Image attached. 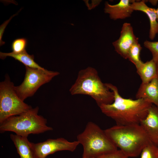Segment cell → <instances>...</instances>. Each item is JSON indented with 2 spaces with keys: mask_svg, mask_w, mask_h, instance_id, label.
Segmentation results:
<instances>
[{
  "mask_svg": "<svg viewBox=\"0 0 158 158\" xmlns=\"http://www.w3.org/2000/svg\"><path fill=\"white\" fill-rule=\"evenodd\" d=\"M106 84L113 92L114 98L112 103L99 107L102 112L114 120L117 125L140 124L153 104L142 99L124 98L116 86L110 83Z\"/></svg>",
  "mask_w": 158,
  "mask_h": 158,
  "instance_id": "1",
  "label": "cell"
},
{
  "mask_svg": "<svg viewBox=\"0 0 158 158\" xmlns=\"http://www.w3.org/2000/svg\"><path fill=\"white\" fill-rule=\"evenodd\" d=\"M111 140L128 157L139 156L151 142L140 124L116 125L104 130Z\"/></svg>",
  "mask_w": 158,
  "mask_h": 158,
  "instance_id": "2",
  "label": "cell"
},
{
  "mask_svg": "<svg viewBox=\"0 0 158 158\" xmlns=\"http://www.w3.org/2000/svg\"><path fill=\"white\" fill-rule=\"evenodd\" d=\"M69 91L72 95L81 94L90 96L99 107L111 104L114 100L113 92L106 83L102 81L96 70L91 67L79 71L77 79Z\"/></svg>",
  "mask_w": 158,
  "mask_h": 158,
  "instance_id": "3",
  "label": "cell"
},
{
  "mask_svg": "<svg viewBox=\"0 0 158 158\" xmlns=\"http://www.w3.org/2000/svg\"><path fill=\"white\" fill-rule=\"evenodd\" d=\"M39 110V107H37L7 118L0 123L1 133L11 131L28 137L30 134H39L52 130L53 128L47 125V119L38 114Z\"/></svg>",
  "mask_w": 158,
  "mask_h": 158,
  "instance_id": "4",
  "label": "cell"
},
{
  "mask_svg": "<svg viewBox=\"0 0 158 158\" xmlns=\"http://www.w3.org/2000/svg\"><path fill=\"white\" fill-rule=\"evenodd\" d=\"M83 148L82 158H95L118 150L102 130L95 123L89 121L83 131L77 136Z\"/></svg>",
  "mask_w": 158,
  "mask_h": 158,
  "instance_id": "5",
  "label": "cell"
},
{
  "mask_svg": "<svg viewBox=\"0 0 158 158\" xmlns=\"http://www.w3.org/2000/svg\"><path fill=\"white\" fill-rule=\"evenodd\" d=\"M32 107L18 96L8 74L0 83V123L7 118L27 112Z\"/></svg>",
  "mask_w": 158,
  "mask_h": 158,
  "instance_id": "6",
  "label": "cell"
},
{
  "mask_svg": "<svg viewBox=\"0 0 158 158\" xmlns=\"http://www.w3.org/2000/svg\"><path fill=\"white\" fill-rule=\"evenodd\" d=\"M24 80L20 85L15 86V90L23 101L33 96L42 85L50 82L54 77L59 74L57 71L33 68L25 66Z\"/></svg>",
  "mask_w": 158,
  "mask_h": 158,
  "instance_id": "7",
  "label": "cell"
},
{
  "mask_svg": "<svg viewBox=\"0 0 158 158\" xmlns=\"http://www.w3.org/2000/svg\"><path fill=\"white\" fill-rule=\"evenodd\" d=\"M35 158H46L48 155L61 151H74L80 144L77 141L70 142L62 138L49 139L37 143L30 142Z\"/></svg>",
  "mask_w": 158,
  "mask_h": 158,
  "instance_id": "8",
  "label": "cell"
},
{
  "mask_svg": "<svg viewBox=\"0 0 158 158\" xmlns=\"http://www.w3.org/2000/svg\"><path fill=\"white\" fill-rule=\"evenodd\" d=\"M138 42V38L134 33L131 24L124 23L122 27L118 39L112 43L115 51L121 57L127 59L128 52L135 43Z\"/></svg>",
  "mask_w": 158,
  "mask_h": 158,
  "instance_id": "9",
  "label": "cell"
},
{
  "mask_svg": "<svg viewBox=\"0 0 158 158\" xmlns=\"http://www.w3.org/2000/svg\"><path fill=\"white\" fill-rule=\"evenodd\" d=\"M140 124L150 141L158 146V107L152 104Z\"/></svg>",
  "mask_w": 158,
  "mask_h": 158,
  "instance_id": "10",
  "label": "cell"
},
{
  "mask_svg": "<svg viewBox=\"0 0 158 158\" xmlns=\"http://www.w3.org/2000/svg\"><path fill=\"white\" fill-rule=\"evenodd\" d=\"M131 0H121L118 4L112 5L106 1L104 8L105 13L110 18L116 20L123 19L130 17L133 11L131 6Z\"/></svg>",
  "mask_w": 158,
  "mask_h": 158,
  "instance_id": "11",
  "label": "cell"
},
{
  "mask_svg": "<svg viewBox=\"0 0 158 158\" xmlns=\"http://www.w3.org/2000/svg\"><path fill=\"white\" fill-rule=\"evenodd\" d=\"M131 6L133 11H142L148 16L150 23L149 37L151 40H153L158 34V21L156 9L149 7L143 0L138 1L131 0Z\"/></svg>",
  "mask_w": 158,
  "mask_h": 158,
  "instance_id": "12",
  "label": "cell"
},
{
  "mask_svg": "<svg viewBox=\"0 0 158 158\" xmlns=\"http://www.w3.org/2000/svg\"><path fill=\"white\" fill-rule=\"evenodd\" d=\"M135 97L136 99H143L158 107V77L147 83H141Z\"/></svg>",
  "mask_w": 158,
  "mask_h": 158,
  "instance_id": "13",
  "label": "cell"
},
{
  "mask_svg": "<svg viewBox=\"0 0 158 158\" xmlns=\"http://www.w3.org/2000/svg\"><path fill=\"white\" fill-rule=\"evenodd\" d=\"M10 138L15 146L20 158H35L28 137L11 134Z\"/></svg>",
  "mask_w": 158,
  "mask_h": 158,
  "instance_id": "14",
  "label": "cell"
},
{
  "mask_svg": "<svg viewBox=\"0 0 158 158\" xmlns=\"http://www.w3.org/2000/svg\"><path fill=\"white\" fill-rule=\"evenodd\" d=\"M136 69L137 72L142 80V83H147L158 77L156 63L152 59L143 62Z\"/></svg>",
  "mask_w": 158,
  "mask_h": 158,
  "instance_id": "15",
  "label": "cell"
},
{
  "mask_svg": "<svg viewBox=\"0 0 158 158\" xmlns=\"http://www.w3.org/2000/svg\"><path fill=\"white\" fill-rule=\"evenodd\" d=\"M7 56H10L14 58L21 63L25 66L29 67L43 69L44 68L40 66L34 60L33 55L28 54L26 51L20 53H15L13 52L3 53L0 52V58L4 59Z\"/></svg>",
  "mask_w": 158,
  "mask_h": 158,
  "instance_id": "16",
  "label": "cell"
},
{
  "mask_svg": "<svg viewBox=\"0 0 158 158\" xmlns=\"http://www.w3.org/2000/svg\"><path fill=\"white\" fill-rule=\"evenodd\" d=\"M142 49L140 45L137 42L132 45L128 53L127 59L135 65L136 68L143 63L140 57Z\"/></svg>",
  "mask_w": 158,
  "mask_h": 158,
  "instance_id": "17",
  "label": "cell"
},
{
  "mask_svg": "<svg viewBox=\"0 0 158 158\" xmlns=\"http://www.w3.org/2000/svg\"><path fill=\"white\" fill-rule=\"evenodd\" d=\"M140 158H158V146L151 142L142 149Z\"/></svg>",
  "mask_w": 158,
  "mask_h": 158,
  "instance_id": "18",
  "label": "cell"
},
{
  "mask_svg": "<svg viewBox=\"0 0 158 158\" xmlns=\"http://www.w3.org/2000/svg\"><path fill=\"white\" fill-rule=\"evenodd\" d=\"M27 44V40L25 38H18L15 39L11 44L12 52L15 53H20L26 51L25 49Z\"/></svg>",
  "mask_w": 158,
  "mask_h": 158,
  "instance_id": "19",
  "label": "cell"
},
{
  "mask_svg": "<svg viewBox=\"0 0 158 158\" xmlns=\"http://www.w3.org/2000/svg\"><path fill=\"white\" fill-rule=\"evenodd\" d=\"M144 46L151 52L152 59L157 63L158 61V41H150L146 40L144 42Z\"/></svg>",
  "mask_w": 158,
  "mask_h": 158,
  "instance_id": "20",
  "label": "cell"
},
{
  "mask_svg": "<svg viewBox=\"0 0 158 158\" xmlns=\"http://www.w3.org/2000/svg\"><path fill=\"white\" fill-rule=\"evenodd\" d=\"M121 150H117L105 154L95 158H128Z\"/></svg>",
  "mask_w": 158,
  "mask_h": 158,
  "instance_id": "21",
  "label": "cell"
},
{
  "mask_svg": "<svg viewBox=\"0 0 158 158\" xmlns=\"http://www.w3.org/2000/svg\"><path fill=\"white\" fill-rule=\"evenodd\" d=\"M156 67H157V75L158 77V61L156 63Z\"/></svg>",
  "mask_w": 158,
  "mask_h": 158,
  "instance_id": "22",
  "label": "cell"
},
{
  "mask_svg": "<svg viewBox=\"0 0 158 158\" xmlns=\"http://www.w3.org/2000/svg\"><path fill=\"white\" fill-rule=\"evenodd\" d=\"M156 14L157 15V19L158 21V8L157 9H156Z\"/></svg>",
  "mask_w": 158,
  "mask_h": 158,
  "instance_id": "23",
  "label": "cell"
},
{
  "mask_svg": "<svg viewBox=\"0 0 158 158\" xmlns=\"http://www.w3.org/2000/svg\"></svg>",
  "mask_w": 158,
  "mask_h": 158,
  "instance_id": "24",
  "label": "cell"
}]
</instances>
